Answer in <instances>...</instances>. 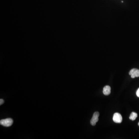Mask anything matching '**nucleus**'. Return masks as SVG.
Returning a JSON list of instances; mask_svg holds the SVG:
<instances>
[{
  "label": "nucleus",
  "instance_id": "f257e3e1",
  "mask_svg": "<svg viewBox=\"0 0 139 139\" xmlns=\"http://www.w3.org/2000/svg\"><path fill=\"white\" fill-rule=\"evenodd\" d=\"M13 123V120L11 118H7L0 120V124L4 126H11Z\"/></svg>",
  "mask_w": 139,
  "mask_h": 139
},
{
  "label": "nucleus",
  "instance_id": "f03ea898",
  "mask_svg": "<svg viewBox=\"0 0 139 139\" xmlns=\"http://www.w3.org/2000/svg\"><path fill=\"white\" fill-rule=\"evenodd\" d=\"M99 113L98 112L94 113L92 117L90 120V124L92 126H94L96 125V123L99 120Z\"/></svg>",
  "mask_w": 139,
  "mask_h": 139
},
{
  "label": "nucleus",
  "instance_id": "7ed1b4c3",
  "mask_svg": "<svg viewBox=\"0 0 139 139\" xmlns=\"http://www.w3.org/2000/svg\"><path fill=\"white\" fill-rule=\"evenodd\" d=\"M113 120L115 123H120L122 121V117L119 113L116 112L113 115Z\"/></svg>",
  "mask_w": 139,
  "mask_h": 139
},
{
  "label": "nucleus",
  "instance_id": "20e7f679",
  "mask_svg": "<svg viewBox=\"0 0 139 139\" xmlns=\"http://www.w3.org/2000/svg\"><path fill=\"white\" fill-rule=\"evenodd\" d=\"M129 74L131 75L132 78L138 77H139V70L136 68H133L130 71Z\"/></svg>",
  "mask_w": 139,
  "mask_h": 139
},
{
  "label": "nucleus",
  "instance_id": "39448f33",
  "mask_svg": "<svg viewBox=\"0 0 139 139\" xmlns=\"http://www.w3.org/2000/svg\"><path fill=\"white\" fill-rule=\"evenodd\" d=\"M110 91H111V88L109 85H106L103 88V93L105 95H109L110 94Z\"/></svg>",
  "mask_w": 139,
  "mask_h": 139
},
{
  "label": "nucleus",
  "instance_id": "423d86ee",
  "mask_svg": "<svg viewBox=\"0 0 139 139\" xmlns=\"http://www.w3.org/2000/svg\"><path fill=\"white\" fill-rule=\"evenodd\" d=\"M137 117V114L136 112H132L129 116V119L132 120H135Z\"/></svg>",
  "mask_w": 139,
  "mask_h": 139
},
{
  "label": "nucleus",
  "instance_id": "0eeeda50",
  "mask_svg": "<svg viewBox=\"0 0 139 139\" xmlns=\"http://www.w3.org/2000/svg\"><path fill=\"white\" fill-rule=\"evenodd\" d=\"M4 101L3 99H0V105H1L3 104L4 103Z\"/></svg>",
  "mask_w": 139,
  "mask_h": 139
},
{
  "label": "nucleus",
  "instance_id": "6e6552de",
  "mask_svg": "<svg viewBox=\"0 0 139 139\" xmlns=\"http://www.w3.org/2000/svg\"><path fill=\"white\" fill-rule=\"evenodd\" d=\"M136 95L137 97H139V88H138V89L137 90L136 93Z\"/></svg>",
  "mask_w": 139,
  "mask_h": 139
},
{
  "label": "nucleus",
  "instance_id": "1a4fd4ad",
  "mask_svg": "<svg viewBox=\"0 0 139 139\" xmlns=\"http://www.w3.org/2000/svg\"><path fill=\"white\" fill-rule=\"evenodd\" d=\"M138 126H139V123H138Z\"/></svg>",
  "mask_w": 139,
  "mask_h": 139
}]
</instances>
